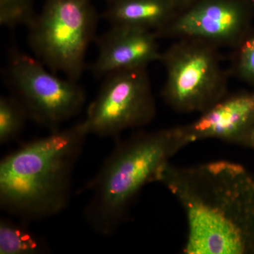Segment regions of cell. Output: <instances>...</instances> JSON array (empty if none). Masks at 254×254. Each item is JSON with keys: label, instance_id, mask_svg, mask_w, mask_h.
Returning <instances> with one entry per match:
<instances>
[{"label": "cell", "instance_id": "6da1fadb", "mask_svg": "<svg viewBox=\"0 0 254 254\" xmlns=\"http://www.w3.org/2000/svg\"><path fill=\"white\" fill-rule=\"evenodd\" d=\"M157 182L186 217L185 254H254V177L240 164L215 160L168 163Z\"/></svg>", "mask_w": 254, "mask_h": 254}, {"label": "cell", "instance_id": "7a4b0ae2", "mask_svg": "<svg viewBox=\"0 0 254 254\" xmlns=\"http://www.w3.org/2000/svg\"><path fill=\"white\" fill-rule=\"evenodd\" d=\"M88 133L82 123L25 143L0 162V208L23 221L58 215L71 198Z\"/></svg>", "mask_w": 254, "mask_h": 254}, {"label": "cell", "instance_id": "3957f363", "mask_svg": "<svg viewBox=\"0 0 254 254\" xmlns=\"http://www.w3.org/2000/svg\"><path fill=\"white\" fill-rule=\"evenodd\" d=\"M187 145L180 126L138 132L118 143L81 190L91 193L84 218L93 231L104 237L118 231L142 189L157 182L170 159Z\"/></svg>", "mask_w": 254, "mask_h": 254}, {"label": "cell", "instance_id": "277c9868", "mask_svg": "<svg viewBox=\"0 0 254 254\" xmlns=\"http://www.w3.org/2000/svg\"><path fill=\"white\" fill-rule=\"evenodd\" d=\"M98 22L91 0H45L28 26L30 47L50 71L78 81Z\"/></svg>", "mask_w": 254, "mask_h": 254}, {"label": "cell", "instance_id": "5b68a950", "mask_svg": "<svg viewBox=\"0 0 254 254\" xmlns=\"http://www.w3.org/2000/svg\"><path fill=\"white\" fill-rule=\"evenodd\" d=\"M219 49L202 40L181 38L162 52L161 95L174 111L203 113L228 94L230 72L222 66Z\"/></svg>", "mask_w": 254, "mask_h": 254}, {"label": "cell", "instance_id": "8992f818", "mask_svg": "<svg viewBox=\"0 0 254 254\" xmlns=\"http://www.w3.org/2000/svg\"><path fill=\"white\" fill-rule=\"evenodd\" d=\"M7 71L14 96L28 118L51 131L76 116L85 104L86 94L77 81L59 77L37 58L14 50Z\"/></svg>", "mask_w": 254, "mask_h": 254}, {"label": "cell", "instance_id": "52a82bcc", "mask_svg": "<svg viewBox=\"0 0 254 254\" xmlns=\"http://www.w3.org/2000/svg\"><path fill=\"white\" fill-rule=\"evenodd\" d=\"M105 78L81 122L88 135L118 136L154 120L156 103L147 68L123 70Z\"/></svg>", "mask_w": 254, "mask_h": 254}, {"label": "cell", "instance_id": "ba28073f", "mask_svg": "<svg viewBox=\"0 0 254 254\" xmlns=\"http://www.w3.org/2000/svg\"><path fill=\"white\" fill-rule=\"evenodd\" d=\"M254 12L248 0H198L156 34L159 38H193L233 49L252 29Z\"/></svg>", "mask_w": 254, "mask_h": 254}, {"label": "cell", "instance_id": "9c48e42d", "mask_svg": "<svg viewBox=\"0 0 254 254\" xmlns=\"http://www.w3.org/2000/svg\"><path fill=\"white\" fill-rule=\"evenodd\" d=\"M180 127L188 145L218 139L245 146L254 129V89L229 93L194 121Z\"/></svg>", "mask_w": 254, "mask_h": 254}, {"label": "cell", "instance_id": "30bf717a", "mask_svg": "<svg viewBox=\"0 0 254 254\" xmlns=\"http://www.w3.org/2000/svg\"><path fill=\"white\" fill-rule=\"evenodd\" d=\"M155 31L126 26H111L98 41V56L92 66L96 77L110 73L147 68L160 62L162 52Z\"/></svg>", "mask_w": 254, "mask_h": 254}, {"label": "cell", "instance_id": "8fae6325", "mask_svg": "<svg viewBox=\"0 0 254 254\" xmlns=\"http://www.w3.org/2000/svg\"><path fill=\"white\" fill-rule=\"evenodd\" d=\"M180 13L170 0H115L103 18L111 26L143 28L158 33Z\"/></svg>", "mask_w": 254, "mask_h": 254}, {"label": "cell", "instance_id": "7c38bea8", "mask_svg": "<svg viewBox=\"0 0 254 254\" xmlns=\"http://www.w3.org/2000/svg\"><path fill=\"white\" fill-rule=\"evenodd\" d=\"M48 251L46 241L26 224L1 218L0 254H42Z\"/></svg>", "mask_w": 254, "mask_h": 254}, {"label": "cell", "instance_id": "4fadbf2b", "mask_svg": "<svg viewBox=\"0 0 254 254\" xmlns=\"http://www.w3.org/2000/svg\"><path fill=\"white\" fill-rule=\"evenodd\" d=\"M27 112L15 96L0 98V144L4 145L16 139L22 131Z\"/></svg>", "mask_w": 254, "mask_h": 254}, {"label": "cell", "instance_id": "5bb4252c", "mask_svg": "<svg viewBox=\"0 0 254 254\" xmlns=\"http://www.w3.org/2000/svg\"><path fill=\"white\" fill-rule=\"evenodd\" d=\"M230 74L248 83L254 89V28L232 49Z\"/></svg>", "mask_w": 254, "mask_h": 254}, {"label": "cell", "instance_id": "9a60e30c", "mask_svg": "<svg viewBox=\"0 0 254 254\" xmlns=\"http://www.w3.org/2000/svg\"><path fill=\"white\" fill-rule=\"evenodd\" d=\"M34 0H0V23L1 26L15 27L29 26L35 17Z\"/></svg>", "mask_w": 254, "mask_h": 254}, {"label": "cell", "instance_id": "2e32d148", "mask_svg": "<svg viewBox=\"0 0 254 254\" xmlns=\"http://www.w3.org/2000/svg\"><path fill=\"white\" fill-rule=\"evenodd\" d=\"M170 1L175 4L177 9L180 12V11H183L184 9H187V7L190 6V5L194 4L198 0H170Z\"/></svg>", "mask_w": 254, "mask_h": 254}, {"label": "cell", "instance_id": "e0dca14e", "mask_svg": "<svg viewBox=\"0 0 254 254\" xmlns=\"http://www.w3.org/2000/svg\"><path fill=\"white\" fill-rule=\"evenodd\" d=\"M245 146L249 147V148L254 150V131L252 132V133H251L250 137H249Z\"/></svg>", "mask_w": 254, "mask_h": 254}, {"label": "cell", "instance_id": "ac0fdd59", "mask_svg": "<svg viewBox=\"0 0 254 254\" xmlns=\"http://www.w3.org/2000/svg\"><path fill=\"white\" fill-rule=\"evenodd\" d=\"M248 1H250L251 5H252V7L254 9V0H248Z\"/></svg>", "mask_w": 254, "mask_h": 254}, {"label": "cell", "instance_id": "d6986e66", "mask_svg": "<svg viewBox=\"0 0 254 254\" xmlns=\"http://www.w3.org/2000/svg\"><path fill=\"white\" fill-rule=\"evenodd\" d=\"M107 1H108V3L112 2V1H115V0H106Z\"/></svg>", "mask_w": 254, "mask_h": 254}]
</instances>
